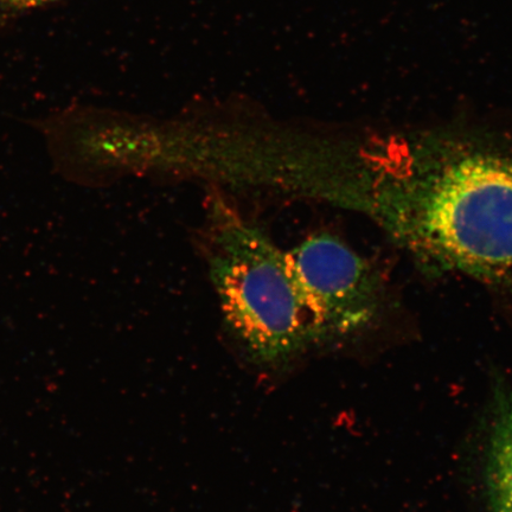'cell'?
<instances>
[{
    "label": "cell",
    "instance_id": "cell-1",
    "mask_svg": "<svg viewBox=\"0 0 512 512\" xmlns=\"http://www.w3.org/2000/svg\"><path fill=\"white\" fill-rule=\"evenodd\" d=\"M209 265L228 328L254 362L281 366L324 341L287 254L258 227L219 210Z\"/></svg>",
    "mask_w": 512,
    "mask_h": 512
},
{
    "label": "cell",
    "instance_id": "cell-3",
    "mask_svg": "<svg viewBox=\"0 0 512 512\" xmlns=\"http://www.w3.org/2000/svg\"><path fill=\"white\" fill-rule=\"evenodd\" d=\"M286 254L324 339L368 322L374 310V286L363 261L342 241L315 235Z\"/></svg>",
    "mask_w": 512,
    "mask_h": 512
},
{
    "label": "cell",
    "instance_id": "cell-4",
    "mask_svg": "<svg viewBox=\"0 0 512 512\" xmlns=\"http://www.w3.org/2000/svg\"><path fill=\"white\" fill-rule=\"evenodd\" d=\"M485 495L489 512H512V389L503 381L495 387L486 448Z\"/></svg>",
    "mask_w": 512,
    "mask_h": 512
},
{
    "label": "cell",
    "instance_id": "cell-2",
    "mask_svg": "<svg viewBox=\"0 0 512 512\" xmlns=\"http://www.w3.org/2000/svg\"><path fill=\"white\" fill-rule=\"evenodd\" d=\"M421 190L419 230L438 253L473 271L512 270V162L467 156Z\"/></svg>",
    "mask_w": 512,
    "mask_h": 512
},
{
    "label": "cell",
    "instance_id": "cell-5",
    "mask_svg": "<svg viewBox=\"0 0 512 512\" xmlns=\"http://www.w3.org/2000/svg\"><path fill=\"white\" fill-rule=\"evenodd\" d=\"M2 2L6 5L12 6V8L31 9L53 2V0H2Z\"/></svg>",
    "mask_w": 512,
    "mask_h": 512
}]
</instances>
